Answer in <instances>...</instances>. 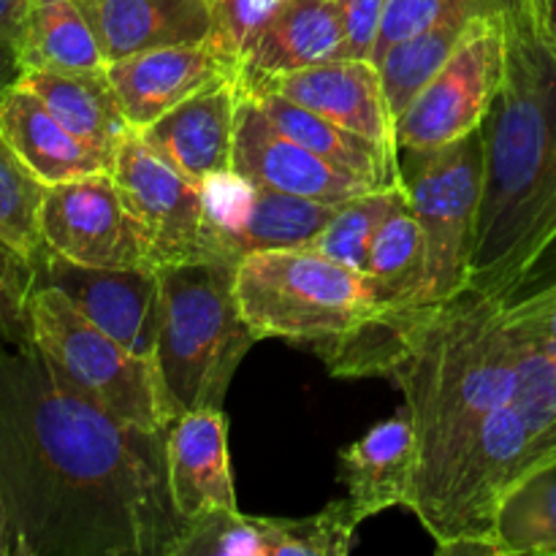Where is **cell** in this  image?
I'll return each mask as SVG.
<instances>
[{
	"label": "cell",
	"mask_w": 556,
	"mask_h": 556,
	"mask_svg": "<svg viewBox=\"0 0 556 556\" xmlns=\"http://www.w3.org/2000/svg\"><path fill=\"white\" fill-rule=\"evenodd\" d=\"M505 71L481 123L470 288L514 302L556 250V33L538 0H492Z\"/></svg>",
	"instance_id": "3957f363"
},
{
	"label": "cell",
	"mask_w": 556,
	"mask_h": 556,
	"mask_svg": "<svg viewBox=\"0 0 556 556\" xmlns=\"http://www.w3.org/2000/svg\"><path fill=\"white\" fill-rule=\"evenodd\" d=\"M204 3L212 20V36L206 43L242 65L244 54L280 0H204Z\"/></svg>",
	"instance_id": "1f68e13d"
},
{
	"label": "cell",
	"mask_w": 556,
	"mask_h": 556,
	"mask_svg": "<svg viewBox=\"0 0 556 556\" xmlns=\"http://www.w3.org/2000/svg\"><path fill=\"white\" fill-rule=\"evenodd\" d=\"M38 220L47 250L74 264L101 269L155 266L144 228L125 206L112 172L49 185Z\"/></svg>",
	"instance_id": "9c48e42d"
},
{
	"label": "cell",
	"mask_w": 556,
	"mask_h": 556,
	"mask_svg": "<svg viewBox=\"0 0 556 556\" xmlns=\"http://www.w3.org/2000/svg\"><path fill=\"white\" fill-rule=\"evenodd\" d=\"M166 434L76 391L36 342L0 337V492L16 556H177Z\"/></svg>",
	"instance_id": "6da1fadb"
},
{
	"label": "cell",
	"mask_w": 556,
	"mask_h": 556,
	"mask_svg": "<svg viewBox=\"0 0 556 556\" xmlns=\"http://www.w3.org/2000/svg\"><path fill=\"white\" fill-rule=\"evenodd\" d=\"M538 3H541L543 14H546V20H548V25H552L554 33H556V0H538Z\"/></svg>",
	"instance_id": "f35d334b"
},
{
	"label": "cell",
	"mask_w": 556,
	"mask_h": 556,
	"mask_svg": "<svg viewBox=\"0 0 556 556\" xmlns=\"http://www.w3.org/2000/svg\"><path fill=\"white\" fill-rule=\"evenodd\" d=\"M345 36L334 0H280L242 60V76L291 74L340 60Z\"/></svg>",
	"instance_id": "44dd1931"
},
{
	"label": "cell",
	"mask_w": 556,
	"mask_h": 556,
	"mask_svg": "<svg viewBox=\"0 0 556 556\" xmlns=\"http://www.w3.org/2000/svg\"><path fill=\"white\" fill-rule=\"evenodd\" d=\"M239 79L250 87L280 92L396 155L394 114L375 60L340 58L291 74L261 76V79H248L239 74Z\"/></svg>",
	"instance_id": "9a60e30c"
},
{
	"label": "cell",
	"mask_w": 556,
	"mask_h": 556,
	"mask_svg": "<svg viewBox=\"0 0 556 556\" xmlns=\"http://www.w3.org/2000/svg\"><path fill=\"white\" fill-rule=\"evenodd\" d=\"M239 92V74L217 79L136 134L174 172L190 182L206 185L233 172Z\"/></svg>",
	"instance_id": "5bb4252c"
},
{
	"label": "cell",
	"mask_w": 556,
	"mask_h": 556,
	"mask_svg": "<svg viewBox=\"0 0 556 556\" xmlns=\"http://www.w3.org/2000/svg\"><path fill=\"white\" fill-rule=\"evenodd\" d=\"M30 337L43 358L103 410L144 432H168L177 413L155 358L136 356L119 345L58 288L36 286L33 291Z\"/></svg>",
	"instance_id": "8992f818"
},
{
	"label": "cell",
	"mask_w": 556,
	"mask_h": 556,
	"mask_svg": "<svg viewBox=\"0 0 556 556\" xmlns=\"http://www.w3.org/2000/svg\"><path fill=\"white\" fill-rule=\"evenodd\" d=\"M155 364L174 413L220 407L233 372L258 342L237 299V264L223 258L157 266Z\"/></svg>",
	"instance_id": "277c9868"
},
{
	"label": "cell",
	"mask_w": 556,
	"mask_h": 556,
	"mask_svg": "<svg viewBox=\"0 0 556 556\" xmlns=\"http://www.w3.org/2000/svg\"><path fill=\"white\" fill-rule=\"evenodd\" d=\"M424 261L427 248L421 223L405 193L378 228L369 250L367 277L372 282L378 313L416 307L424 286Z\"/></svg>",
	"instance_id": "484cf974"
},
{
	"label": "cell",
	"mask_w": 556,
	"mask_h": 556,
	"mask_svg": "<svg viewBox=\"0 0 556 556\" xmlns=\"http://www.w3.org/2000/svg\"><path fill=\"white\" fill-rule=\"evenodd\" d=\"M30 0H0V38L20 41Z\"/></svg>",
	"instance_id": "8d00e7d4"
},
{
	"label": "cell",
	"mask_w": 556,
	"mask_h": 556,
	"mask_svg": "<svg viewBox=\"0 0 556 556\" xmlns=\"http://www.w3.org/2000/svg\"><path fill=\"white\" fill-rule=\"evenodd\" d=\"M168 492L188 525L217 510H239L228 459V421L220 407L174 418L166 434Z\"/></svg>",
	"instance_id": "e0dca14e"
},
{
	"label": "cell",
	"mask_w": 556,
	"mask_h": 556,
	"mask_svg": "<svg viewBox=\"0 0 556 556\" xmlns=\"http://www.w3.org/2000/svg\"><path fill=\"white\" fill-rule=\"evenodd\" d=\"M112 177L130 215L144 228L152 264L210 258L204 188L161 161L136 130L119 144Z\"/></svg>",
	"instance_id": "30bf717a"
},
{
	"label": "cell",
	"mask_w": 556,
	"mask_h": 556,
	"mask_svg": "<svg viewBox=\"0 0 556 556\" xmlns=\"http://www.w3.org/2000/svg\"><path fill=\"white\" fill-rule=\"evenodd\" d=\"M38 286H52L109 337L130 353L155 358L161 329V277L157 266L101 269L81 266L43 250L36 261Z\"/></svg>",
	"instance_id": "7c38bea8"
},
{
	"label": "cell",
	"mask_w": 556,
	"mask_h": 556,
	"mask_svg": "<svg viewBox=\"0 0 556 556\" xmlns=\"http://www.w3.org/2000/svg\"><path fill=\"white\" fill-rule=\"evenodd\" d=\"M38 286L36 261L0 239V337L25 342L30 337V296Z\"/></svg>",
	"instance_id": "4dcf8cb0"
},
{
	"label": "cell",
	"mask_w": 556,
	"mask_h": 556,
	"mask_svg": "<svg viewBox=\"0 0 556 556\" xmlns=\"http://www.w3.org/2000/svg\"><path fill=\"white\" fill-rule=\"evenodd\" d=\"M416 470L418 438L407 405L340 451V476L358 521L400 505L407 508L416 489Z\"/></svg>",
	"instance_id": "ac0fdd59"
},
{
	"label": "cell",
	"mask_w": 556,
	"mask_h": 556,
	"mask_svg": "<svg viewBox=\"0 0 556 556\" xmlns=\"http://www.w3.org/2000/svg\"><path fill=\"white\" fill-rule=\"evenodd\" d=\"M22 76H25V63L20 58V47L11 38H0V98L20 85Z\"/></svg>",
	"instance_id": "d590c367"
},
{
	"label": "cell",
	"mask_w": 556,
	"mask_h": 556,
	"mask_svg": "<svg viewBox=\"0 0 556 556\" xmlns=\"http://www.w3.org/2000/svg\"><path fill=\"white\" fill-rule=\"evenodd\" d=\"M244 90L255 98V103L269 117V123L280 134H286L288 139L296 141V144L307 147L309 152L320 155L324 161L334 163V166L345 168L351 174H358V177L369 179V182L380 185V188L400 185L396 155L386 150V147L331 123L324 114L313 112V109L302 106V103L291 101V98L280 96V92L250 85H244Z\"/></svg>",
	"instance_id": "603a6c76"
},
{
	"label": "cell",
	"mask_w": 556,
	"mask_h": 556,
	"mask_svg": "<svg viewBox=\"0 0 556 556\" xmlns=\"http://www.w3.org/2000/svg\"><path fill=\"white\" fill-rule=\"evenodd\" d=\"M505 304L467 288L448 302L386 309L315 348L334 375L389 378L402 391L418 438L407 508L427 532L438 525L486 418L514 400L516 340Z\"/></svg>",
	"instance_id": "7a4b0ae2"
},
{
	"label": "cell",
	"mask_w": 556,
	"mask_h": 556,
	"mask_svg": "<svg viewBox=\"0 0 556 556\" xmlns=\"http://www.w3.org/2000/svg\"><path fill=\"white\" fill-rule=\"evenodd\" d=\"M334 5L342 22V36H345L342 58L372 60L386 0H334Z\"/></svg>",
	"instance_id": "e575fe53"
},
{
	"label": "cell",
	"mask_w": 556,
	"mask_h": 556,
	"mask_svg": "<svg viewBox=\"0 0 556 556\" xmlns=\"http://www.w3.org/2000/svg\"><path fill=\"white\" fill-rule=\"evenodd\" d=\"M130 128L144 130L157 117L195 96L206 85L242 74V65L228 60L210 43L166 47L106 63Z\"/></svg>",
	"instance_id": "2e32d148"
},
{
	"label": "cell",
	"mask_w": 556,
	"mask_h": 556,
	"mask_svg": "<svg viewBox=\"0 0 556 556\" xmlns=\"http://www.w3.org/2000/svg\"><path fill=\"white\" fill-rule=\"evenodd\" d=\"M239 307L258 340L326 345L378 315L364 271L304 248L264 250L237 264Z\"/></svg>",
	"instance_id": "5b68a950"
},
{
	"label": "cell",
	"mask_w": 556,
	"mask_h": 556,
	"mask_svg": "<svg viewBox=\"0 0 556 556\" xmlns=\"http://www.w3.org/2000/svg\"><path fill=\"white\" fill-rule=\"evenodd\" d=\"M358 525L348 497L307 519L261 516V556H345L356 543Z\"/></svg>",
	"instance_id": "f1b7e54d"
},
{
	"label": "cell",
	"mask_w": 556,
	"mask_h": 556,
	"mask_svg": "<svg viewBox=\"0 0 556 556\" xmlns=\"http://www.w3.org/2000/svg\"><path fill=\"white\" fill-rule=\"evenodd\" d=\"M201 188L206 204V253L231 264L264 250L304 248L340 206L258 188L233 172Z\"/></svg>",
	"instance_id": "8fae6325"
},
{
	"label": "cell",
	"mask_w": 556,
	"mask_h": 556,
	"mask_svg": "<svg viewBox=\"0 0 556 556\" xmlns=\"http://www.w3.org/2000/svg\"><path fill=\"white\" fill-rule=\"evenodd\" d=\"M492 9V0H443L438 16L407 41L386 52L378 68L383 76L386 98L394 119L410 106L424 85L438 74L440 65L454 54L472 22Z\"/></svg>",
	"instance_id": "cb8c5ba5"
},
{
	"label": "cell",
	"mask_w": 556,
	"mask_h": 556,
	"mask_svg": "<svg viewBox=\"0 0 556 556\" xmlns=\"http://www.w3.org/2000/svg\"><path fill=\"white\" fill-rule=\"evenodd\" d=\"M396 168L427 248L416 307L448 302L470 288V253L483 185L481 128L438 150H400Z\"/></svg>",
	"instance_id": "52a82bcc"
},
{
	"label": "cell",
	"mask_w": 556,
	"mask_h": 556,
	"mask_svg": "<svg viewBox=\"0 0 556 556\" xmlns=\"http://www.w3.org/2000/svg\"><path fill=\"white\" fill-rule=\"evenodd\" d=\"M508 320L556 358V277L535 293L508 302Z\"/></svg>",
	"instance_id": "d6a6232c"
},
{
	"label": "cell",
	"mask_w": 556,
	"mask_h": 556,
	"mask_svg": "<svg viewBox=\"0 0 556 556\" xmlns=\"http://www.w3.org/2000/svg\"><path fill=\"white\" fill-rule=\"evenodd\" d=\"M0 556H16L14 530H11L9 508H5L3 492H0Z\"/></svg>",
	"instance_id": "74e56055"
},
{
	"label": "cell",
	"mask_w": 556,
	"mask_h": 556,
	"mask_svg": "<svg viewBox=\"0 0 556 556\" xmlns=\"http://www.w3.org/2000/svg\"><path fill=\"white\" fill-rule=\"evenodd\" d=\"M0 136L47 188L112 172L106 157L81 144L22 81L0 98Z\"/></svg>",
	"instance_id": "ffe728a7"
},
{
	"label": "cell",
	"mask_w": 556,
	"mask_h": 556,
	"mask_svg": "<svg viewBox=\"0 0 556 556\" xmlns=\"http://www.w3.org/2000/svg\"><path fill=\"white\" fill-rule=\"evenodd\" d=\"M22 85L30 87L43 106L90 150L112 166L119 144L130 134L117 90L106 68L98 71H25Z\"/></svg>",
	"instance_id": "7402d4cb"
},
{
	"label": "cell",
	"mask_w": 556,
	"mask_h": 556,
	"mask_svg": "<svg viewBox=\"0 0 556 556\" xmlns=\"http://www.w3.org/2000/svg\"><path fill=\"white\" fill-rule=\"evenodd\" d=\"M16 47L25 71L106 68L101 47L76 0H30Z\"/></svg>",
	"instance_id": "d4e9b609"
},
{
	"label": "cell",
	"mask_w": 556,
	"mask_h": 556,
	"mask_svg": "<svg viewBox=\"0 0 556 556\" xmlns=\"http://www.w3.org/2000/svg\"><path fill=\"white\" fill-rule=\"evenodd\" d=\"M505 71V25L500 11L478 16L459 47L394 119L400 150H438L481 128Z\"/></svg>",
	"instance_id": "ba28073f"
},
{
	"label": "cell",
	"mask_w": 556,
	"mask_h": 556,
	"mask_svg": "<svg viewBox=\"0 0 556 556\" xmlns=\"http://www.w3.org/2000/svg\"><path fill=\"white\" fill-rule=\"evenodd\" d=\"M402 195H405V188L400 182L391 185V188H375L351 201H342L334 215H331V220L304 244V250H313V253L340 261V264L367 275L375 233L383 226L386 217L391 215V210L400 204Z\"/></svg>",
	"instance_id": "83f0119b"
},
{
	"label": "cell",
	"mask_w": 556,
	"mask_h": 556,
	"mask_svg": "<svg viewBox=\"0 0 556 556\" xmlns=\"http://www.w3.org/2000/svg\"><path fill=\"white\" fill-rule=\"evenodd\" d=\"M242 81V79H239ZM233 174L258 188L299 199L342 204L356 195L369 193L380 185L345 172L296 144L269 123L255 98L248 90L239 92L237 136H233Z\"/></svg>",
	"instance_id": "4fadbf2b"
},
{
	"label": "cell",
	"mask_w": 556,
	"mask_h": 556,
	"mask_svg": "<svg viewBox=\"0 0 556 556\" xmlns=\"http://www.w3.org/2000/svg\"><path fill=\"white\" fill-rule=\"evenodd\" d=\"M492 535L497 556L556 554V467L538 472L500 503Z\"/></svg>",
	"instance_id": "4316f807"
},
{
	"label": "cell",
	"mask_w": 556,
	"mask_h": 556,
	"mask_svg": "<svg viewBox=\"0 0 556 556\" xmlns=\"http://www.w3.org/2000/svg\"><path fill=\"white\" fill-rule=\"evenodd\" d=\"M47 185L20 161L9 141L0 136V239L27 255L41 258L47 250L41 237V204Z\"/></svg>",
	"instance_id": "f546056e"
},
{
	"label": "cell",
	"mask_w": 556,
	"mask_h": 556,
	"mask_svg": "<svg viewBox=\"0 0 556 556\" xmlns=\"http://www.w3.org/2000/svg\"><path fill=\"white\" fill-rule=\"evenodd\" d=\"M106 63L166 47L206 43L212 36L204 0H76Z\"/></svg>",
	"instance_id": "d6986e66"
},
{
	"label": "cell",
	"mask_w": 556,
	"mask_h": 556,
	"mask_svg": "<svg viewBox=\"0 0 556 556\" xmlns=\"http://www.w3.org/2000/svg\"><path fill=\"white\" fill-rule=\"evenodd\" d=\"M440 5H443V0H386L380 36L372 54L375 63H380L391 47L421 33L438 16Z\"/></svg>",
	"instance_id": "836d02e7"
}]
</instances>
